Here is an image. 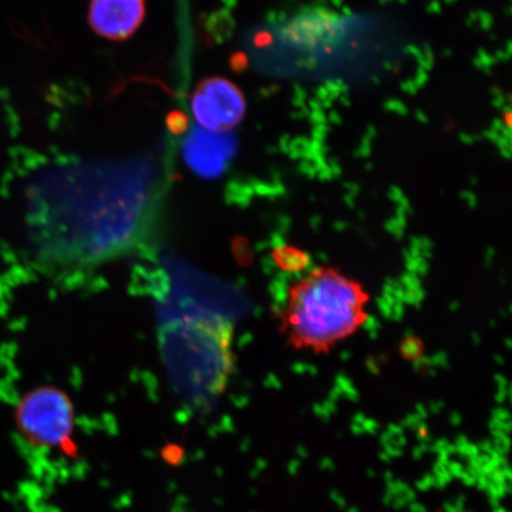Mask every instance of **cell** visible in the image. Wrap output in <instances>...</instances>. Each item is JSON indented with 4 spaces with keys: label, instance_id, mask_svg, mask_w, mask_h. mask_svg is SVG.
<instances>
[{
    "label": "cell",
    "instance_id": "4",
    "mask_svg": "<svg viewBox=\"0 0 512 512\" xmlns=\"http://www.w3.org/2000/svg\"><path fill=\"white\" fill-rule=\"evenodd\" d=\"M190 104L197 124L213 132L233 130L246 114L245 96L239 87L220 76L201 81Z\"/></svg>",
    "mask_w": 512,
    "mask_h": 512
},
{
    "label": "cell",
    "instance_id": "7",
    "mask_svg": "<svg viewBox=\"0 0 512 512\" xmlns=\"http://www.w3.org/2000/svg\"><path fill=\"white\" fill-rule=\"evenodd\" d=\"M275 264L286 272H299L309 264V256L296 247L283 246L273 253Z\"/></svg>",
    "mask_w": 512,
    "mask_h": 512
},
{
    "label": "cell",
    "instance_id": "3",
    "mask_svg": "<svg viewBox=\"0 0 512 512\" xmlns=\"http://www.w3.org/2000/svg\"><path fill=\"white\" fill-rule=\"evenodd\" d=\"M17 421L31 443L46 448L66 447L74 431V406L61 389L37 388L19 401Z\"/></svg>",
    "mask_w": 512,
    "mask_h": 512
},
{
    "label": "cell",
    "instance_id": "2",
    "mask_svg": "<svg viewBox=\"0 0 512 512\" xmlns=\"http://www.w3.org/2000/svg\"><path fill=\"white\" fill-rule=\"evenodd\" d=\"M233 325L221 317H187L160 338L172 388L196 412H207L227 389L235 369Z\"/></svg>",
    "mask_w": 512,
    "mask_h": 512
},
{
    "label": "cell",
    "instance_id": "9",
    "mask_svg": "<svg viewBox=\"0 0 512 512\" xmlns=\"http://www.w3.org/2000/svg\"><path fill=\"white\" fill-rule=\"evenodd\" d=\"M230 64H232V68L235 72H241V70L246 69L247 67L246 56L242 54L234 55L232 60H230Z\"/></svg>",
    "mask_w": 512,
    "mask_h": 512
},
{
    "label": "cell",
    "instance_id": "6",
    "mask_svg": "<svg viewBox=\"0 0 512 512\" xmlns=\"http://www.w3.org/2000/svg\"><path fill=\"white\" fill-rule=\"evenodd\" d=\"M185 163L196 174L215 178L222 174L234 152L233 137L228 132L194 127L182 147Z\"/></svg>",
    "mask_w": 512,
    "mask_h": 512
},
{
    "label": "cell",
    "instance_id": "8",
    "mask_svg": "<svg viewBox=\"0 0 512 512\" xmlns=\"http://www.w3.org/2000/svg\"><path fill=\"white\" fill-rule=\"evenodd\" d=\"M166 127L172 134H183L189 130V118L181 111H172L165 120Z\"/></svg>",
    "mask_w": 512,
    "mask_h": 512
},
{
    "label": "cell",
    "instance_id": "5",
    "mask_svg": "<svg viewBox=\"0 0 512 512\" xmlns=\"http://www.w3.org/2000/svg\"><path fill=\"white\" fill-rule=\"evenodd\" d=\"M145 12V0H92L88 23L100 37L125 41L140 28Z\"/></svg>",
    "mask_w": 512,
    "mask_h": 512
},
{
    "label": "cell",
    "instance_id": "1",
    "mask_svg": "<svg viewBox=\"0 0 512 512\" xmlns=\"http://www.w3.org/2000/svg\"><path fill=\"white\" fill-rule=\"evenodd\" d=\"M369 302L358 281L337 268L318 267L288 290L281 329L294 348L322 354L361 330Z\"/></svg>",
    "mask_w": 512,
    "mask_h": 512
}]
</instances>
